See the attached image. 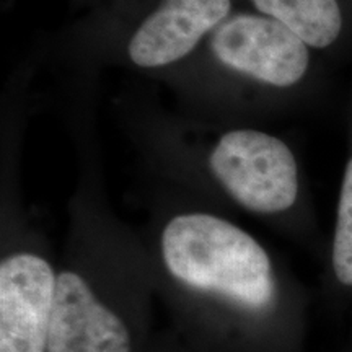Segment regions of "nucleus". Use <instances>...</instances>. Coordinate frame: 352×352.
Wrapping results in <instances>:
<instances>
[{
  "label": "nucleus",
  "instance_id": "1",
  "mask_svg": "<svg viewBox=\"0 0 352 352\" xmlns=\"http://www.w3.org/2000/svg\"><path fill=\"white\" fill-rule=\"evenodd\" d=\"M160 250L166 271L189 290L253 316L274 303L270 254L226 219L204 212L176 215L162 232Z\"/></svg>",
  "mask_w": 352,
  "mask_h": 352
},
{
  "label": "nucleus",
  "instance_id": "2",
  "mask_svg": "<svg viewBox=\"0 0 352 352\" xmlns=\"http://www.w3.org/2000/svg\"><path fill=\"white\" fill-rule=\"evenodd\" d=\"M210 170L228 195L252 212H284L297 201L294 153L266 132L236 129L223 134L210 153Z\"/></svg>",
  "mask_w": 352,
  "mask_h": 352
},
{
  "label": "nucleus",
  "instance_id": "3",
  "mask_svg": "<svg viewBox=\"0 0 352 352\" xmlns=\"http://www.w3.org/2000/svg\"><path fill=\"white\" fill-rule=\"evenodd\" d=\"M214 56L227 67L274 87H292L305 76L307 43L271 16L235 15L210 38Z\"/></svg>",
  "mask_w": 352,
  "mask_h": 352
},
{
  "label": "nucleus",
  "instance_id": "4",
  "mask_svg": "<svg viewBox=\"0 0 352 352\" xmlns=\"http://www.w3.org/2000/svg\"><path fill=\"white\" fill-rule=\"evenodd\" d=\"M57 274L34 253L0 263V352H47Z\"/></svg>",
  "mask_w": 352,
  "mask_h": 352
},
{
  "label": "nucleus",
  "instance_id": "5",
  "mask_svg": "<svg viewBox=\"0 0 352 352\" xmlns=\"http://www.w3.org/2000/svg\"><path fill=\"white\" fill-rule=\"evenodd\" d=\"M47 352H135L131 321L76 271L57 274Z\"/></svg>",
  "mask_w": 352,
  "mask_h": 352
},
{
  "label": "nucleus",
  "instance_id": "6",
  "mask_svg": "<svg viewBox=\"0 0 352 352\" xmlns=\"http://www.w3.org/2000/svg\"><path fill=\"white\" fill-rule=\"evenodd\" d=\"M228 12L230 0H164L131 38V60L145 69L173 64L217 30Z\"/></svg>",
  "mask_w": 352,
  "mask_h": 352
},
{
  "label": "nucleus",
  "instance_id": "7",
  "mask_svg": "<svg viewBox=\"0 0 352 352\" xmlns=\"http://www.w3.org/2000/svg\"><path fill=\"white\" fill-rule=\"evenodd\" d=\"M254 7L287 26L311 47H328L342 28L338 0H252Z\"/></svg>",
  "mask_w": 352,
  "mask_h": 352
},
{
  "label": "nucleus",
  "instance_id": "8",
  "mask_svg": "<svg viewBox=\"0 0 352 352\" xmlns=\"http://www.w3.org/2000/svg\"><path fill=\"white\" fill-rule=\"evenodd\" d=\"M333 270L341 284L352 285V158L346 166L338 204L333 240Z\"/></svg>",
  "mask_w": 352,
  "mask_h": 352
}]
</instances>
